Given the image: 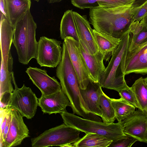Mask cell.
Wrapping results in <instances>:
<instances>
[{"instance_id": "33", "label": "cell", "mask_w": 147, "mask_h": 147, "mask_svg": "<svg viewBox=\"0 0 147 147\" xmlns=\"http://www.w3.org/2000/svg\"><path fill=\"white\" fill-rule=\"evenodd\" d=\"M48 3H55L59 2L62 0H47Z\"/></svg>"}, {"instance_id": "18", "label": "cell", "mask_w": 147, "mask_h": 147, "mask_svg": "<svg viewBox=\"0 0 147 147\" xmlns=\"http://www.w3.org/2000/svg\"><path fill=\"white\" fill-rule=\"evenodd\" d=\"M94 37L98 50L104 55V60L108 61L119 45L121 38H117L93 29Z\"/></svg>"}, {"instance_id": "21", "label": "cell", "mask_w": 147, "mask_h": 147, "mask_svg": "<svg viewBox=\"0 0 147 147\" xmlns=\"http://www.w3.org/2000/svg\"><path fill=\"white\" fill-rule=\"evenodd\" d=\"M129 31L130 36L129 51L147 41V28L142 20L133 22Z\"/></svg>"}, {"instance_id": "22", "label": "cell", "mask_w": 147, "mask_h": 147, "mask_svg": "<svg viewBox=\"0 0 147 147\" xmlns=\"http://www.w3.org/2000/svg\"><path fill=\"white\" fill-rule=\"evenodd\" d=\"M60 31V37L63 40L67 37H71L79 42L80 38L72 9L68 10L64 13L61 22Z\"/></svg>"}, {"instance_id": "1", "label": "cell", "mask_w": 147, "mask_h": 147, "mask_svg": "<svg viewBox=\"0 0 147 147\" xmlns=\"http://www.w3.org/2000/svg\"><path fill=\"white\" fill-rule=\"evenodd\" d=\"M145 0L113 7L90 9V23L98 32L121 38L129 31L134 16Z\"/></svg>"}, {"instance_id": "25", "label": "cell", "mask_w": 147, "mask_h": 147, "mask_svg": "<svg viewBox=\"0 0 147 147\" xmlns=\"http://www.w3.org/2000/svg\"><path fill=\"white\" fill-rule=\"evenodd\" d=\"M131 87L135 94L142 110L147 114V84L144 78H138Z\"/></svg>"}, {"instance_id": "12", "label": "cell", "mask_w": 147, "mask_h": 147, "mask_svg": "<svg viewBox=\"0 0 147 147\" xmlns=\"http://www.w3.org/2000/svg\"><path fill=\"white\" fill-rule=\"evenodd\" d=\"M147 74V41L130 51H128L125 63V74Z\"/></svg>"}, {"instance_id": "3", "label": "cell", "mask_w": 147, "mask_h": 147, "mask_svg": "<svg viewBox=\"0 0 147 147\" xmlns=\"http://www.w3.org/2000/svg\"><path fill=\"white\" fill-rule=\"evenodd\" d=\"M37 27L29 10L13 30L12 43L16 49L18 61L23 64H28L33 58L36 59L38 44L35 37Z\"/></svg>"}, {"instance_id": "14", "label": "cell", "mask_w": 147, "mask_h": 147, "mask_svg": "<svg viewBox=\"0 0 147 147\" xmlns=\"http://www.w3.org/2000/svg\"><path fill=\"white\" fill-rule=\"evenodd\" d=\"M79 42L80 49L91 80L94 82H98L100 76L106 68L103 63L104 55L99 50L95 54L92 55L80 39Z\"/></svg>"}, {"instance_id": "31", "label": "cell", "mask_w": 147, "mask_h": 147, "mask_svg": "<svg viewBox=\"0 0 147 147\" xmlns=\"http://www.w3.org/2000/svg\"><path fill=\"white\" fill-rule=\"evenodd\" d=\"M0 12L3 13L5 18H7V11L5 0H0Z\"/></svg>"}, {"instance_id": "13", "label": "cell", "mask_w": 147, "mask_h": 147, "mask_svg": "<svg viewBox=\"0 0 147 147\" xmlns=\"http://www.w3.org/2000/svg\"><path fill=\"white\" fill-rule=\"evenodd\" d=\"M38 100V106L42 111L49 115L61 113L66 110L67 107H71L69 98L62 89L49 95H41Z\"/></svg>"}, {"instance_id": "9", "label": "cell", "mask_w": 147, "mask_h": 147, "mask_svg": "<svg viewBox=\"0 0 147 147\" xmlns=\"http://www.w3.org/2000/svg\"><path fill=\"white\" fill-rule=\"evenodd\" d=\"M121 123L126 135L147 144V114L138 109Z\"/></svg>"}, {"instance_id": "5", "label": "cell", "mask_w": 147, "mask_h": 147, "mask_svg": "<svg viewBox=\"0 0 147 147\" xmlns=\"http://www.w3.org/2000/svg\"><path fill=\"white\" fill-rule=\"evenodd\" d=\"M80 131L64 123L44 131L31 139L32 147L59 146L74 143L80 138Z\"/></svg>"}, {"instance_id": "30", "label": "cell", "mask_w": 147, "mask_h": 147, "mask_svg": "<svg viewBox=\"0 0 147 147\" xmlns=\"http://www.w3.org/2000/svg\"><path fill=\"white\" fill-rule=\"evenodd\" d=\"M6 108V111L4 114L3 119L2 121H1L0 139L2 140L3 135V133L8 118L7 111V107Z\"/></svg>"}, {"instance_id": "28", "label": "cell", "mask_w": 147, "mask_h": 147, "mask_svg": "<svg viewBox=\"0 0 147 147\" xmlns=\"http://www.w3.org/2000/svg\"><path fill=\"white\" fill-rule=\"evenodd\" d=\"M137 141L138 140L135 138L127 135L125 137L113 142L109 147H130Z\"/></svg>"}, {"instance_id": "23", "label": "cell", "mask_w": 147, "mask_h": 147, "mask_svg": "<svg viewBox=\"0 0 147 147\" xmlns=\"http://www.w3.org/2000/svg\"><path fill=\"white\" fill-rule=\"evenodd\" d=\"M113 141L105 136L93 133H88L76 142L74 147H109Z\"/></svg>"}, {"instance_id": "11", "label": "cell", "mask_w": 147, "mask_h": 147, "mask_svg": "<svg viewBox=\"0 0 147 147\" xmlns=\"http://www.w3.org/2000/svg\"><path fill=\"white\" fill-rule=\"evenodd\" d=\"M26 72L33 84L40 90L42 95H49L61 89L60 83L54 77L50 76L45 69L29 67Z\"/></svg>"}, {"instance_id": "8", "label": "cell", "mask_w": 147, "mask_h": 147, "mask_svg": "<svg viewBox=\"0 0 147 147\" xmlns=\"http://www.w3.org/2000/svg\"><path fill=\"white\" fill-rule=\"evenodd\" d=\"M64 42L76 74L80 88L82 89H85L91 80L81 53L79 42L71 37H66Z\"/></svg>"}, {"instance_id": "4", "label": "cell", "mask_w": 147, "mask_h": 147, "mask_svg": "<svg viewBox=\"0 0 147 147\" xmlns=\"http://www.w3.org/2000/svg\"><path fill=\"white\" fill-rule=\"evenodd\" d=\"M60 114L64 123L86 134L102 135L113 142L127 136L120 122L109 123L86 119L69 113L66 110Z\"/></svg>"}, {"instance_id": "16", "label": "cell", "mask_w": 147, "mask_h": 147, "mask_svg": "<svg viewBox=\"0 0 147 147\" xmlns=\"http://www.w3.org/2000/svg\"><path fill=\"white\" fill-rule=\"evenodd\" d=\"M80 90L82 97L90 112L101 117L102 113L99 100L103 91L99 84L90 80L85 89L80 88Z\"/></svg>"}, {"instance_id": "15", "label": "cell", "mask_w": 147, "mask_h": 147, "mask_svg": "<svg viewBox=\"0 0 147 147\" xmlns=\"http://www.w3.org/2000/svg\"><path fill=\"white\" fill-rule=\"evenodd\" d=\"M74 19L80 39L84 42L90 53L93 55L98 51L93 34V29L86 15H82L73 11Z\"/></svg>"}, {"instance_id": "10", "label": "cell", "mask_w": 147, "mask_h": 147, "mask_svg": "<svg viewBox=\"0 0 147 147\" xmlns=\"http://www.w3.org/2000/svg\"><path fill=\"white\" fill-rule=\"evenodd\" d=\"M9 107L11 119L8 133L3 142V147L19 145L24 139L29 137V130L24 122L23 117L15 108Z\"/></svg>"}, {"instance_id": "6", "label": "cell", "mask_w": 147, "mask_h": 147, "mask_svg": "<svg viewBox=\"0 0 147 147\" xmlns=\"http://www.w3.org/2000/svg\"><path fill=\"white\" fill-rule=\"evenodd\" d=\"M12 81L15 89L10 94L7 107H11L16 109L23 117L30 119L34 116L38 106V98L29 87L24 84L21 88L16 84L14 72L12 74Z\"/></svg>"}, {"instance_id": "35", "label": "cell", "mask_w": 147, "mask_h": 147, "mask_svg": "<svg viewBox=\"0 0 147 147\" xmlns=\"http://www.w3.org/2000/svg\"><path fill=\"white\" fill-rule=\"evenodd\" d=\"M34 0L36 1L37 2H38L39 1V0Z\"/></svg>"}, {"instance_id": "19", "label": "cell", "mask_w": 147, "mask_h": 147, "mask_svg": "<svg viewBox=\"0 0 147 147\" xmlns=\"http://www.w3.org/2000/svg\"><path fill=\"white\" fill-rule=\"evenodd\" d=\"M13 36L12 27L3 14L0 12L1 56L4 62L8 61Z\"/></svg>"}, {"instance_id": "26", "label": "cell", "mask_w": 147, "mask_h": 147, "mask_svg": "<svg viewBox=\"0 0 147 147\" xmlns=\"http://www.w3.org/2000/svg\"><path fill=\"white\" fill-rule=\"evenodd\" d=\"M99 105L101 107L100 110L102 113L101 117L103 122L109 123H114L116 118L111 98L103 92L100 97Z\"/></svg>"}, {"instance_id": "17", "label": "cell", "mask_w": 147, "mask_h": 147, "mask_svg": "<svg viewBox=\"0 0 147 147\" xmlns=\"http://www.w3.org/2000/svg\"><path fill=\"white\" fill-rule=\"evenodd\" d=\"M7 19L15 28L17 23L22 20L30 10V0H5Z\"/></svg>"}, {"instance_id": "32", "label": "cell", "mask_w": 147, "mask_h": 147, "mask_svg": "<svg viewBox=\"0 0 147 147\" xmlns=\"http://www.w3.org/2000/svg\"><path fill=\"white\" fill-rule=\"evenodd\" d=\"M141 20H142L144 26L147 28V15Z\"/></svg>"}, {"instance_id": "7", "label": "cell", "mask_w": 147, "mask_h": 147, "mask_svg": "<svg viewBox=\"0 0 147 147\" xmlns=\"http://www.w3.org/2000/svg\"><path fill=\"white\" fill-rule=\"evenodd\" d=\"M61 42L44 36L38 42L36 59L41 67H56L61 59L62 47Z\"/></svg>"}, {"instance_id": "34", "label": "cell", "mask_w": 147, "mask_h": 147, "mask_svg": "<svg viewBox=\"0 0 147 147\" xmlns=\"http://www.w3.org/2000/svg\"><path fill=\"white\" fill-rule=\"evenodd\" d=\"M145 82L147 84V77L144 78Z\"/></svg>"}, {"instance_id": "20", "label": "cell", "mask_w": 147, "mask_h": 147, "mask_svg": "<svg viewBox=\"0 0 147 147\" xmlns=\"http://www.w3.org/2000/svg\"><path fill=\"white\" fill-rule=\"evenodd\" d=\"M13 58L9 53L8 61L4 62L1 59L0 79V97L4 93H11L14 89L12 84Z\"/></svg>"}, {"instance_id": "24", "label": "cell", "mask_w": 147, "mask_h": 147, "mask_svg": "<svg viewBox=\"0 0 147 147\" xmlns=\"http://www.w3.org/2000/svg\"><path fill=\"white\" fill-rule=\"evenodd\" d=\"M116 118L118 122H121L135 111L136 107L122 98H111Z\"/></svg>"}, {"instance_id": "2", "label": "cell", "mask_w": 147, "mask_h": 147, "mask_svg": "<svg viewBox=\"0 0 147 147\" xmlns=\"http://www.w3.org/2000/svg\"><path fill=\"white\" fill-rule=\"evenodd\" d=\"M129 39L128 31L121 38L107 66L100 77L98 82L102 87L118 92L128 86L125 79V70Z\"/></svg>"}, {"instance_id": "27", "label": "cell", "mask_w": 147, "mask_h": 147, "mask_svg": "<svg viewBox=\"0 0 147 147\" xmlns=\"http://www.w3.org/2000/svg\"><path fill=\"white\" fill-rule=\"evenodd\" d=\"M121 97L134 106L136 108L142 110L135 93L131 87L128 86L118 92Z\"/></svg>"}, {"instance_id": "29", "label": "cell", "mask_w": 147, "mask_h": 147, "mask_svg": "<svg viewBox=\"0 0 147 147\" xmlns=\"http://www.w3.org/2000/svg\"><path fill=\"white\" fill-rule=\"evenodd\" d=\"M147 15V0H145L141 7L134 16L132 22L136 21H140Z\"/></svg>"}]
</instances>
